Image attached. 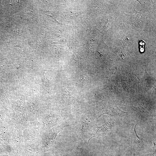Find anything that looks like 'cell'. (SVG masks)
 Segmentation results:
<instances>
[{
    "label": "cell",
    "instance_id": "cell-2",
    "mask_svg": "<svg viewBox=\"0 0 156 156\" xmlns=\"http://www.w3.org/2000/svg\"><path fill=\"white\" fill-rule=\"evenodd\" d=\"M62 156V155H61V156Z\"/></svg>",
    "mask_w": 156,
    "mask_h": 156
},
{
    "label": "cell",
    "instance_id": "cell-1",
    "mask_svg": "<svg viewBox=\"0 0 156 156\" xmlns=\"http://www.w3.org/2000/svg\"><path fill=\"white\" fill-rule=\"evenodd\" d=\"M134 155H135V154H134V156H135Z\"/></svg>",
    "mask_w": 156,
    "mask_h": 156
}]
</instances>
